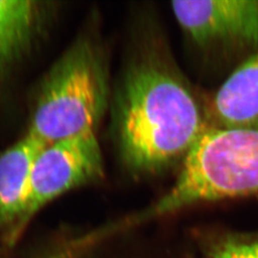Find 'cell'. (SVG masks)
<instances>
[{"mask_svg": "<svg viewBox=\"0 0 258 258\" xmlns=\"http://www.w3.org/2000/svg\"><path fill=\"white\" fill-rule=\"evenodd\" d=\"M192 94L159 65L134 67L119 106L121 155L127 166L151 172L185 156L206 131Z\"/></svg>", "mask_w": 258, "mask_h": 258, "instance_id": "1", "label": "cell"}, {"mask_svg": "<svg viewBox=\"0 0 258 258\" xmlns=\"http://www.w3.org/2000/svg\"><path fill=\"white\" fill-rule=\"evenodd\" d=\"M258 192V129H206L169 191L143 213L150 220L194 204Z\"/></svg>", "mask_w": 258, "mask_h": 258, "instance_id": "2", "label": "cell"}, {"mask_svg": "<svg viewBox=\"0 0 258 258\" xmlns=\"http://www.w3.org/2000/svg\"><path fill=\"white\" fill-rule=\"evenodd\" d=\"M108 102V77L98 48L81 40L49 72L29 133L45 145L96 131Z\"/></svg>", "mask_w": 258, "mask_h": 258, "instance_id": "3", "label": "cell"}, {"mask_svg": "<svg viewBox=\"0 0 258 258\" xmlns=\"http://www.w3.org/2000/svg\"><path fill=\"white\" fill-rule=\"evenodd\" d=\"M103 176L102 149L96 131L46 145L32 169L26 218H32L55 198Z\"/></svg>", "mask_w": 258, "mask_h": 258, "instance_id": "4", "label": "cell"}, {"mask_svg": "<svg viewBox=\"0 0 258 258\" xmlns=\"http://www.w3.org/2000/svg\"><path fill=\"white\" fill-rule=\"evenodd\" d=\"M171 10L199 44L235 42L258 47L257 0L175 1Z\"/></svg>", "mask_w": 258, "mask_h": 258, "instance_id": "5", "label": "cell"}, {"mask_svg": "<svg viewBox=\"0 0 258 258\" xmlns=\"http://www.w3.org/2000/svg\"><path fill=\"white\" fill-rule=\"evenodd\" d=\"M46 145L27 132L0 154V244L12 248L29 225V183L37 155Z\"/></svg>", "mask_w": 258, "mask_h": 258, "instance_id": "6", "label": "cell"}, {"mask_svg": "<svg viewBox=\"0 0 258 258\" xmlns=\"http://www.w3.org/2000/svg\"><path fill=\"white\" fill-rule=\"evenodd\" d=\"M212 111L218 128L258 129V47L223 83Z\"/></svg>", "mask_w": 258, "mask_h": 258, "instance_id": "7", "label": "cell"}, {"mask_svg": "<svg viewBox=\"0 0 258 258\" xmlns=\"http://www.w3.org/2000/svg\"><path fill=\"white\" fill-rule=\"evenodd\" d=\"M40 14L36 1L0 0V73L29 45Z\"/></svg>", "mask_w": 258, "mask_h": 258, "instance_id": "8", "label": "cell"}, {"mask_svg": "<svg viewBox=\"0 0 258 258\" xmlns=\"http://www.w3.org/2000/svg\"><path fill=\"white\" fill-rule=\"evenodd\" d=\"M212 258H258V233L224 240L214 249Z\"/></svg>", "mask_w": 258, "mask_h": 258, "instance_id": "9", "label": "cell"}]
</instances>
